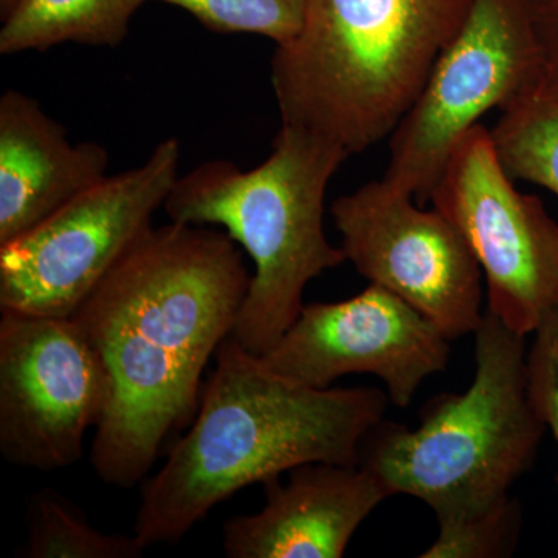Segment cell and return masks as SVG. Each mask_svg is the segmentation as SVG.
<instances>
[{
    "label": "cell",
    "mask_w": 558,
    "mask_h": 558,
    "mask_svg": "<svg viewBox=\"0 0 558 558\" xmlns=\"http://www.w3.org/2000/svg\"><path fill=\"white\" fill-rule=\"evenodd\" d=\"M252 277L229 234L150 227L73 319L100 352L112 398L90 449L101 483H143L201 405L202 374L233 333Z\"/></svg>",
    "instance_id": "obj_1"
},
{
    "label": "cell",
    "mask_w": 558,
    "mask_h": 558,
    "mask_svg": "<svg viewBox=\"0 0 558 558\" xmlns=\"http://www.w3.org/2000/svg\"><path fill=\"white\" fill-rule=\"evenodd\" d=\"M379 388H311L278 376L233 336L216 352L189 432L142 483L135 535L175 543L220 502L310 464L359 465L363 440L384 421Z\"/></svg>",
    "instance_id": "obj_2"
},
{
    "label": "cell",
    "mask_w": 558,
    "mask_h": 558,
    "mask_svg": "<svg viewBox=\"0 0 558 558\" xmlns=\"http://www.w3.org/2000/svg\"><path fill=\"white\" fill-rule=\"evenodd\" d=\"M472 0H307L295 38L277 46L281 124L363 153L389 137Z\"/></svg>",
    "instance_id": "obj_3"
},
{
    "label": "cell",
    "mask_w": 558,
    "mask_h": 558,
    "mask_svg": "<svg viewBox=\"0 0 558 558\" xmlns=\"http://www.w3.org/2000/svg\"><path fill=\"white\" fill-rule=\"evenodd\" d=\"M349 154L303 128L281 124L269 159L253 170L213 160L182 175L165 201L174 222L220 226L255 264L234 337L263 357L303 310L323 271L347 263L323 227L326 190Z\"/></svg>",
    "instance_id": "obj_4"
},
{
    "label": "cell",
    "mask_w": 558,
    "mask_h": 558,
    "mask_svg": "<svg viewBox=\"0 0 558 558\" xmlns=\"http://www.w3.org/2000/svg\"><path fill=\"white\" fill-rule=\"evenodd\" d=\"M473 336L475 376L468 391L432 400L416 429L381 421L360 451V468L389 497L421 499L439 524L509 498L546 433L529 399L526 337L488 312Z\"/></svg>",
    "instance_id": "obj_5"
},
{
    "label": "cell",
    "mask_w": 558,
    "mask_h": 558,
    "mask_svg": "<svg viewBox=\"0 0 558 558\" xmlns=\"http://www.w3.org/2000/svg\"><path fill=\"white\" fill-rule=\"evenodd\" d=\"M543 89V60L526 0H472L468 17L389 137L385 180L424 205L451 150L492 109Z\"/></svg>",
    "instance_id": "obj_6"
},
{
    "label": "cell",
    "mask_w": 558,
    "mask_h": 558,
    "mask_svg": "<svg viewBox=\"0 0 558 558\" xmlns=\"http://www.w3.org/2000/svg\"><path fill=\"white\" fill-rule=\"evenodd\" d=\"M180 143L97 185L38 226L0 245V310L69 318L148 231L179 179Z\"/></svg>",
    "instance_id": "obj_7"
},
{
    "label": "cell",
    "mask_w": 558,
    "mask_h": 558,
    "mask_svg": "<svg viewBox=\"0 0 558 558\" xmlns=\"http://www.w3.org/2000/svg\"><path fill=\"white\" fill-rule=\"evenodd\" d=\"M429 202L478 260L488 314L527 337L558 312V223L537 196L515 189L483 124L451 150Z\"/></svg>",
    "instance_id": "obj_8"
},
{
    "label": "cell",
    "mask_w": 558,
    "mask_h": 558,
    "mask_svg": "<svg viewBox=\"0 0 558 558\" xmlns=\"http://www.w3.org/2000/svg\"><path fill=\"white\" fill-rule=\"evenodd\" d=\"M110 398L105 360L75 319L2 312L0 453L9 464L39 472L75 464Z\"/></svg>",
    "instance_id": "obj_9"
},
{
    "label": "cell",
    "mask_w": 558,
    "mask_h": 558,
    "mask_svg": "<svg viewBox=\"0 0 558 558\" xmlns=\"http://www.w3.org/2000/svg\"><path fill=\"white\" fill-rule=\"evenodd\" d=\"M376 180L333 202L341 248L355 270L421 312L450 341L475 333L484 314L483 270L438 208Z\"/></svg>",
    "instance_id": "obj_10"
},
{
    "label": "cell",
    "mask_w": 558,
    "mask_h": 558,
    "mask_svg": "<svg viewBox=\"0 0 558 558\" xmlns=\"http://www.w3.org/2000/svg\"><path fill=\"white\" fill-rule=\"evenodd\" d=\"M450 340L395 293L369 284L339 303L304 304L263 362L278 376L325 389L348 374H373L389 402L407 409L425 380L449 365Z\"/></svg>",
    "instance_id": "obj_11"
},
{
    "label": "cell",
    "mask_w": 558,
    "mask_h": 558,
    "mask_svg": "<svg viewBox=\"0 0 558 558\" xmlns=\"http://www.w3.org/2000/svg\"><path fill=\"white\" fill-rule=\"evenodd\" d=\"M263 483L266 505L223 524L229 558H340L374 509L389 498L360 465L310 462Z\"/></svg>",
    "instance_id": "obj_12"
},
{
    "label": "cell",
    "mask_w": 558,
    "mask_h": 558,
    "mask_svg": "<svg viewBox=\"0 0 558 558\" xmlns=\"http://www.w3.org/2000/svg\"><path fill=\"white\" fill-rule=\"evenodd\" d=\"M109 153L72 143L38 101L9 89L0 98V245L64 207L108 175Z\"/></svg>",
    "instance_id": "obj_13"
},
{
    "label": "cell",
    "mask_w": 558,
    "mask_h": 558,
    "mask_svg": "<svg viewBox=\"0 0 558 558\" xmlns=\"http://www.w3.org/2000/svg\"><path fill=\"white\" fill-rule=\"evenodd\" d=\"M148 0H21L3 20L0 53L46 51L61 44L116 47Z\"/></svg>",
    "instance_id": "obj_14"
},
{
    "label": "cell",
    "mask_w": 558,
    "mask_h": 558,
    "mask_svg": "<svg viewBox=\"0 0 558 558\" xmlns=\"http://www.w3.org/2000/svg\"><path fill=\"white\" fill-rule=\"evenodd\" d=\"M148 546L137 535L106 534L60 492L40 488L27 502V558H138Z\"/></svg>",
    "instance_id": "obj_15"
},
{
    "label": "cell",
    "mask_w": 558,
    "mask_h": 558,
    "mask_svg": "<svg viewBox=\"0 0 558 558\" xmlns=\"http://www.w3.org/2000/svg\"><path fill=\"white\" fill-rule=\"evenodd\" d=\"M490 134L510 178L558 196V97L538 94L505 110Z\"/></svg>",
    "instance_id": "obj_16"
},
{
    "label": "cell",
    "mask_w": 558,
    "mask_h": 558,
    "mask_svg": "<svg viewBox=\"0 0 558 558\" xmlns=\"http://www.w3.org/2000/svg\"><path fill=\"white\" fill-rule=\"evenodd\" d=\"M149 2V0H148ZM193 14L218 33H250L277 43L295 38L303 25L307 0H157Z\"/></svg>",
    "instance_id": "obj_17"
},
{
    "label": "cell",
    "mask_w": 558,
    "mask_h": 558,
    "mask_svg": "<svg viewBox=\"0 0 558 558\" xmlns=\"http://www.w3.org/2000/svg\"><path fill=\"white\" fill-rule=\"evenodd\" d=\"M521 509L519 501L506 498L495 508L449 523L439 524L435 543L422 558L510 557L519 543Z\"/></svg>",
    "instance_id": "obj_18"
},
{
    "label": "cell",
    "mask_w": 558,
    "mask_h": 558,
    "mask_svg": "<svg viewBox=\"0 0 558 558\" xmlns=\"http://www.w3.org/2000/svg\"><path fill=\"white\" fill-rule=\"evenodd\" d=\"M527 351V392L542 424L558 447V312L546 315Z\"/></svg>",
    "instance_id": "obj_19"
},
{
    "label": "cell",
    "mask_w": 558,
    "mask_h": 558,
    "mask_svg": "<svg viewBox=\"0 0 558 558\" xmlns=\"http://www.w3.org/2000/svg\"><path fill=\"white\" fill-rule=\"evenodd\" d=\"M543 60V89L539 94L558 97V0L529 5Z\"/></svg>",
    "instance_id": "obj_20"
},
{
    "label": "cell",
    "mask_w": 558,
    "mask_h": 558,
    "mask_svg": "<svg viewBox=\"0 0 558 558\" xmlns=\"http://www.w3.org/2000/svg\"><path fill=\"white\" fill-rule=\"evenodd\" d=\"M21 0H0V17H2V21L5 20L7 16L16 9L17 3H20Z\"/></svg>",
    "instance_id": "obj_21"
},
{
    "label": "cell",
    "mask_w": 558,
    "mask_h": 558,
    "mask_svg": "<svg viewBox=\"0 0 558 558\" xmlns=\"http://www.w3.org/2000/svg\"><path fill=\"white\" fill-rule=\"evenodd\" d=\"M527 5H542V3L550 2V0H526Z\"/></svg>",
    "instance_id": "obj_22"
}]
</instances>
